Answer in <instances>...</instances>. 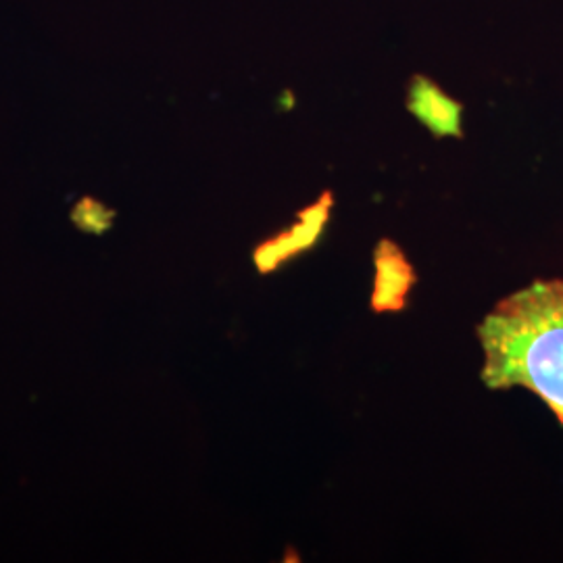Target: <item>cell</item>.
Listing matches in <instances>:
<instances>
[{"mask_svg":"<svg viewBox=\"0 0 563 563\" xmlns=\"http://www.w3.org/2000/svg\"><path fill=\"white\" fill-rule=\"evenodd\" d=\"M484 386L526 388L563 426V278L537 280L497 302L476 328Z\"/></svg>","mask_w":563,"mask_h":563,"instance_id":"6da1fadb","label":"cell"},{"mask_svg":"<svg viewBox=\"0 0 563 563\" xmlns=\"http://www.w3.org/2000/svg\"><path fill=\"white\" fill-rule=\"evenodd\" d=\"M332 205H334L332 192H323L320 201L302 209L297 222L292 223L288 230H284L272 241L263 242L262 246L255 251V263L263 274L276 269L280 263L313 246L322 236L323 228L330 220Z\"/></svg>","mask_w":563,"mask_h":563,"instance_id":"7a4b0ae2","label":"cell"},{"mask_svg":"<svg viewBox=\"0 0 563 563\" xmlns=\"http://www.w3.org/2000/svg\"><path fill=\"white\" fill-rule=\"evenodd\" d=\"M409 113L437 139H462L463 104L449 97L437 81L416 76L407 90Z\"/></svg>","mask_w":563,"mask_h":563,"instance_id":"3957f363","label":"cell"},{"mask_svg":"<svg viewBox=\"0 0 563 563\" xmlns=\"http://www.w3.org/2000/svg\"><path fill=\"white\" fill-rule=\"evenodd\" d=\"M376 282L372 292V309L376 313L401 311L407 302L411 286L418 282L411 263L407 262L401 249L384 239L376 249Z\"/></svg>","mask_w":563,"mask_h":563,"instance_id":"277c9868","label":"cell"}]
</instances>
